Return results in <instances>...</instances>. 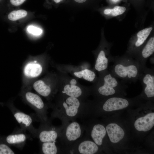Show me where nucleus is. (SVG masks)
<instances>
[{
  "label": "nucleus",
  "instance_id": "obj_12",
  "mask_svg": "<svg viewBox=\"0 0 154 154\" xmlns=\"http://www.w3.org/2000/svg\"><path fill=\"white\" fill-rule=\"evenodd\" d=\"M66 115L69 117H72L78 113L80 106V102L76 98L69 97L63 103Z\"/></svg>",
  "mask_w": 154,
  "mask_h": 154
},
{
  "label": "nucleus",
  "instance_id": "obj_15",
  "mask_svg": "<svg viewBox=\"0 0 154 154\" xmlns=\"http://www.w3.org/2000/svg\"><path fill=\"white\" fill-rule=\"evenodd\" d=\"M106 131L104 126L100 124L95 125L91 132V136L94 142L98 145H101Z\"/></svg>",
  "mask_w": 154,
  "mask_h": 154
},
{
  "label": "nucleus",
  "instance_id": "obj_27",
  "mask_svg": "<svg viewBox=\"0 0 154 154\" xmlns=\"http://www.w3.org/2000/svg\"><path fill=\"white\" fill-rule=\"evenodd\" d=\"M26 0H10L11 3L13 5L17 6L23 3Z\"/></svg>",
  "mask_w": 154,
  "mask_h": 154
},
{
  "label": "nucleus",
  "instance_id": "obj_8",
  "mask_svg": "<svg viewBox=\"0 0 154 154\" xmlns=\"http://www.w3.org/2000/svg\"><path fill=\"white\" fill-rule=\"evenodd\" d=\"M42 124L37 129V137L40 142H55L58 136L57 131L53 128Z\"/></svg>",
  "mask_w": 154,
  "mask_h": 154
},
{
  "label": "nucleus",
  "instance_id": "obj_28",
  "mask_svg": "<svg viewBox=\"0 0 154 154\" xmlns=\"http://www.w3.org/2000/svg\"><path fill=\"white\" fill-rule=\"evenodd\" d=\"M76 2L79 3H83L85 2L86 0H74Z\"/></svg>",
  "mask_w": 154,
  "mask_h": 154
},
{
  "label": "nucleus",
  "instance_id": "obj_29",
  "mask_svg": "<svg viewBox=\"0 0 154 154\" xmlns=\"http://www.w3.org/2000/svg\"><path fill=\"white\" fill-rule=\"evenodd\" d=\"M56 3H59L62 0H53Z\"/></svg>",
  "mask_w": 154,
  "mask_h": 154
},
{
  "label": "nucleus",
  "instance_id": "obj_20",
  "mask_svg": "<svg viewBox=\"0 0 154 154\" xmlns=\"http://www.w3.org/2000/svg\"><path fill=\"white\" fill-rule=\"evenodd\" d=\"M152 29V27L146 28L139 31L137 33V39L134 44L135 47H139L143 44L150 34Z\"/></svg>",
  "mask_w": 154,
  "mask_h": 154
},
{
  "label": "nucleus",
  "instance_id": "obj_18",
  "mask_svg": "<svg viewBox=\"0 0 154 154\" xmlns=\"http://www.w3.org/2000/svg\"><path fill=\"white\" fill-rule=\"evenodd\" d=\"M42 70L41 66L35 63L31 62L28 64L24 68V73L27 77H36L41 73Z\"/></svg>",
  "mask_w": 154,
  "mask_h": 154
},
{
  "label": "nucleus",
  "instance_id": "obj_4",
  "mask_svg": "<svg viewBox=\"0 0 154 154\" xmlns=\"http://www.w3.org/2000/svg\"><path fill=\"white\" fill-rule=\"evenodd\" d=\"M10 109L21 128L25 131H29L33 137H36L37 129L34 127L31 116L21 111L13 105L11 106Z\"/></svg>",
  "mask_w": 154,
  "mask_h": 154
},
{
  "label": "nucleus",
  "instance_id": "obj_23",
  "mask_svg": "<svg viewBox=\"0 0 154 154\" xmlns=\"http://www.w3.org/2000/svg\"><path fill=\"white\" fill-rule=\"evenodd\" d=\"M27 14V12L25 10L21 9L15 10L9 14L8 17L10 20L15 21L25 17Z\"/></svg>",
  "mask_w": 154,
  "mask_h": 154
},
{
  "label": "nucleus",
  "instance_id": "obj_1",
  "mask_svg": "<svg viewBox=\"0 0 154 154\" xmlns=\"http://www.w3.org/2000/svg\"><path fill=\"white\" fill-rule=\"evenodd\" d=\"M112 62L114 64L110 71L125 84L135 83L141 71L145 68L142 67L138 62L130 56L113 58Z\"/></svg>",
  "mask_w": 154,
  "mask_h": 154
},
{
  "label": "nucleus",
  "instance_id": "obj_6",
  "mask_svg": "<svg viewBox=\"0 0 154 154\" xmlns=\"http://www.w3.org/2000/svg\"><path fill=\"white\" fill-rule=\"evenodd\" d=\"M25 131L21 128L17 129L6 137V140L7 142L13 146L22 149L28 138Z\"/></svg>",
  "mask_w": 154,
  "mask_h": 154
},
{
  "label": "nucleus",
  "instance_id": "obj_30",
  "mask_svg": "<svg viewBox=\"0 0 154 154\" xmlns=\"http://www.w3.org/2000/svg\"><path fill=\"white\" fill-rule=\"evenodd\" d=\"M112 0L113 1H115V2H116V1H119L120 0Z\"/></svg>",
  "mask_w": 154,
  "mask_h": 154
},
{
  "label": "nucleus",
  "instance_id": "obj_26",
  "mask_svg": "<svg viewBox=\"0 0 154 154\" xmlns=\"http://www.w3.org/2000/svg\"><path fill=\"white\" fill-rule=\"evenodd\" d=\"M27 30L30 33L36 35H40L42 32V31L41 29L33 26H30L28 27Z\"/></svg>",
  "mask_w": 154,
  "mask_h": 154
},
{
  "label": "nucleus",
  "instance_id": "obj_19",
  "mask_svg": "<svg viewBox=\"0 0 154 154\" xmlns=\"http://www.w3.org/2000/svg\"><path fill=\"white\" fill-rule=\"evenodd\" d=\"M35 90L42 96L46 97L48 96L51 92L50 86L46 84L42 80H38L35 82L33 85Z\"/></svg>",
  "mask_w": 154,
  "mask_h": 154
},
{
  "label": "nucleus",
  "instance_id": "obj_22",
  "mask_svg": "<svg viewBox=\"0 0 154 154\" xmlns=\"http://www.w3.org/2000/svg\"><path fill=\"white\" fill-rule=\"evenodd\" d=\"M55 142L42 143L41 150L44 154H56L57 153V148Z\"/></svg>",
  "mask_w": 154,
  "mask_h": 154
},
{
  "label": "nucleus",
  "instance_id": "obj_31",
  "mask_svg": "<svg viewBox=\"0 0 154 154\" xmlns=\"http://www.w3.org/2000/svg\"></svg>",
  "mask_w": 154,
  "mask_h": 154
},
{
  "label": "nucleus",
  "instance_id": "obj_24",
  "mask_svg": "<svg viewBox=\"0 0 154 154\" xmlns=\"http://www.w3.org/2000/svg\"><path fill=\"white\" fill-rule=\"evenodd\" d=\"M126 10V8L125 7L116 6L112 9H105L104 11V13L106 15L116 16L122 14Z\"/></svg>",
  "mask_w": 154,
  "mask_h": 154
},
{
  "label": "nucleus",
  "instance_id": "obj_10",
  "mask_svg": "<svg viewBox=\"0 0 154 154\" xmlns=\"http://www.w3.org/2000/svg\"><path fill=\"white\" fill-rule=\"evenodd\" d=\"M154 52V37L151 38L142 49L141 55L135 58V60L139 62L142 67L146 66V63L148 58Z\"/></svg>",
  "mask_w": 154,
  "mask_h": 154
},
{
  "label": "nucleus",
  "instance_id": "obj_13",
  "mask_svg": "<svg viewBox=\"0 0 154 154\" xmlns=\"http://www.w3.org/2000/svg\"><path fill=\"white\" fill-rule=\"evenodd\" d=\"M82 130L79 124L76 122L70 123L66 127L65 135L68 140L70 141H76L81 136Z\"/></svg>",
  "mask_w": 154,
  "mask_h": 154
},
{
  "label": "nucleus",
  "instance_id": "obj_17",
  "mask_svg": "<svg viewBox=\"0 0 154 154\" xmlns=\"http://www.w3.org/2000/svg\"><path fill=\"white\" fill-rule=\"evenodd\" d=\"M70 84H67L64 88V92L69 97L78 98L80 96L82 91L80 88L76 85L77 83L76 80L72 79L70 82Z\"/></svg>",
  "mask_w": 154,
  "mask_h": 154
},
{
  "label": "nucleus",
  "instance_id": "obj_14",
  "mask_svg": "<svg viewBox=\"0 0 154 154\" xmlns=\"http://www.w3.org/2000/svg\"><path fill=\"white\" fill-rule=\"evenodd\" d=\"M113 58L107 56L105 51L101 50L97 57L95 65V68L98 72L107 70L108 64L112 61Z\"/></svg>",
  "mask_w": 154,
  "mask_h": 154
},
{
  "label": "nucleus",
  "instance_id": "obj_9",
  "mask_svg": "<svg viewBox=\"0 0 154 154\" xmlns=\"http://www.w3.org/2000/svg\"><path fill=\"white\" fill-rule=\"evenodd\" d=\"M154 125V113H150L141 117L135 121L134 127L139 131H147L151 129Z\"/></svg>",
  "mask_w": 154,
  "mask_h": 154
},
{
  "label": "nucleus",
  "instance_id": "obj_11",
  "mask_svg": "<svg viewBox=\"0 0 154 154\" xmlns=\"http://www.w3.org/2000/svg\"><path fill=\"white\" fill-rule=\"evenodd\" d=\"M106 129L110 141L113 143L119 142L124 137L125 133L123 130L117 124H109Z\"/></svg>",
  "mask_w": 154,
  "mask_h": 154
},
{
  "label": "nucleus",
  "instance_id": "obj_25",
  "mask_svg": "<svg viewBox=\"0 0 154 154\" xmlns=\"http://www.w3.org/2000/svg\"><path fill=\"white\" fill-rule=\"evenodd\" d=\"M15 152L9 146L4 144H0V154H14Z\"/></svg>",
  "mask_w": 154,
  "mask_h": 154
},
{
  "label": "nucleus",
  "instance_id": "obj_16",
  "mask_svg": "<svg viewBox=\"0 0 154 154\" xmlns=\"http://www.w3.org/2000/svg\"><path fill=\"white\" fill-rule=\"evenodd\" d=\"M98 149L97 145L95 142L89 140L82 142L78 147L79 153L82 154H94L97 152Z\"/></svg>",
  "mask_w": 154,
  "mask_h": 154
},
{
  "label": "nucleus",
  "instance_id": "obj_2",
  "mask_svg": "<svg viewBox=\"0 0 154 154\" xmlns=\"http://www.w3.org/2000/svg\"><path fill=\"white\" fill-rule=\"evenodd\" d=\"M104 71L102 76L101 85L98 89V93L104 96H111L116 94L118 90H123L126 86L119 80L110 71Z\"/></svg>",
  "mask_w": 154,
  "mask_h": 154
},
{
  "label": "nucleus",
  "instance_id": "obj_21",
  "mask_svg": "<svg viewBox=\"0 0 154 154\" xmlns=\"http://www.w3.org/2000/svg\"><path fill=\"white\" fill-rule=\"evenodd\" d=\"M74 74L76 77L79 78L83 77L85 80L89 82L93 81L96 76L93 71L87 69L74 72Z\"/></svg>",
  "mask_w": 154,
  "mask_h": 154
},
{
  "label": "nucleus",
  "instance_id": "obj_5",
  "mask_svg": "<svg viewBox=\"0 0 154 154\" xmlns=\"http://www.w3.org/2000/svg\"><path fill=\"white\" fill-rule=\"evenodd\" d=\"M142 85L144 93L148 98L154 96V70L146 67L140 73L138 80Z\"/></svg>",
  "mask_w": 154,
  "mask_h": 154
},
{
  "label": "nucleus",
  "instance_id": "obj_7",
  "mask_svg": "<svg viewBox=\"0 0 154 154\" xmlns=\"http://www.w3.org/2000/svg\"><path fill=\"white\" fill-rule=\"evenodd\" d=\"M127 99L121 97H114L107 99L104 103L103 109L105 111L110 112L122 109L128 106Z\"/></svg>",
  "mask_w": 154,
  "mask_h": 154
},
{
  "label": "nucleus",
  "instance_id": "obj_3",
  "mask_svg": "<svg viewBox=\"0 0 154 154\" xmlns=\"http://www.w3.org/2000/svg\"><path fill=\"white\" fill-rule=\"evenodd\" d=\"M23 95L26 101L34 110L42 122L46 121V109L41 98L37 94L29 91L26 92Z\"/></svg>",
  "mask_w": 154,
  "mask_h": 154
}]
</instances>
